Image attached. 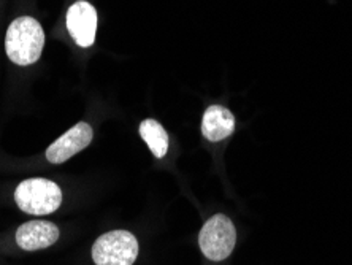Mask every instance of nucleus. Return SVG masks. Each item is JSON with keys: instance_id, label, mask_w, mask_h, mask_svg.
Wrapping results in <instances>:
<instances>
[{"instance_id": "1", "label": "nucleus", "mask_w": 352, "mask_h": 265, "mask_svg": "<svg viewBox=\"0 0 352 265\" xmlns=\"http://www.w3.org/2000/svg\"><path fill=\"white\" fill-rule=\"evenodd\" d=\"M45 45V32L37 19L23 17L14 19L7 30L5 50L10 61L16 65H30L37 62Z\"/></svg>"}, {"instance_id": "2", "label": "nucleus", "mask_w": 352, "mask_h": 265, "mask_svg": "<svg viewBox=\"0 0 352 265\" xmlns=\"http://www.w3.org/2000/svg\"><path fill=\"white\" fill-rule=\"evenodd\" d=\"M14 200L19 210L29 215L45 216L54 213L62 204V191L54 181L30 178L18 184Z\"/></svg>"}, {"instance_id": "3", "label": "nucleus", "mask_w": 352, "mask_h": 265, "mask_svg": "<svg viewBox=\"0 0 352 265\" xmlns=\"http://www.w3.org/2000/svg\"><path fill=\"white\" fill-rule=\"evenodd\" d=\"M138 256L137 238L127 231L103 233L92 246L96 265H132Z\"/></svg>"}, {"instance_id": "4", "label": "nucleus", "mask_w": 352, "mask_h": 265, "mask_svg": "<svg viewBox=\"0 0 352 265\" xmlns=\"http://www.w3.org/2000/svg\"><path fill=\"white\" fill-rule=\"evenodd\" d=\"M235 243V226L226 215H214L201 227L199 235V245L201 253L210 261H224L234 251Z\"/></svg>"}, {"instance_id": "5", "label": "nucleus", "mask_w": 352, "mask_h": 265, "mask_svg": "<svg viewBox=\"0 0 352 265\" xmlns=\"http://www.w3.org/2000/svg\"><path fill=\"white\" fill-rule=\"evenodd\" d=\"M67 29L76 43L82 48L94 45L97 34V12L89 2L80 0L67 12Z\"/></svg>"}, {"instance_id": "6", "label": "nucleus", "mask_w": 352, "mask_h": 265, "mask_svg": "<svg viewBox=\"0 0 352 265\" xmlns=\"http://www.w3.org/2000/svg\"><path fill=\"white\" fill-rule=\"evenodd\" d=\"M92 127L87 123H78L59 137L46 149V159L51 164H62L80 153L92 142Z\"/></svg>"}, {"instance_id": "7", "label": "nucleus", "mask_w": 352, "mask_h": 265, "mask_svg": "<svg viewBox=\"0 0 352 265\" xmlns=\"http://www.w3.org/2000/svg\"><path fill=\"white\" fill-rule=\"evenodd\" d=\"M59 238V229L48 221L24 222L16 231V243L24 251H37L54 245Z\"/></svg>"}, {"instance_id": "8", "label": "nucleus", "mask_w": 352, "mask_h": 265, "mask_svg": "<svg viewBox=\"0 0 352 265\" xmlns=\"http://www.w3.org/2000/svg\"><path fill=\"white\" fill-rule=\"evenodd\" d=\"M235 129V118L232 112L221 105H213L204 114L201 134L210 142H221L232 135Z\"/></svg>"}, {"instance_id": "9", "label": "nucleus", "mask_w": 352, "mask_h": 265, "mask_svg": "<svg viewBox=\"0 0 352 265\" xmlns=\"http://www.w3.org/2000/svg\"><path fill=\"white\" fill-rule=\"evenodd\" d=\"M140 135L146 142V145L151 149V153L156 156L157 159H162L168 151V134L165 129L160 126L154 119H144L140 124Z\"/></svg>"}]
</instances>
